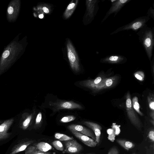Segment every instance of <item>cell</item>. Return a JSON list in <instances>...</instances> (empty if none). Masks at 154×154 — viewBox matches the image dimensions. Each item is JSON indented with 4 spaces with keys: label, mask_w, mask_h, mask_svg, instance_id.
Segmentation results:
<instances>
[{
    "label": "cell",
    "mask_w": 154,
    "mask_h": 154,
    "mask_svg": "<svg viewBox=\"0 0 154 154\" xmlns=\"http://www.w3.org/2000/svg\"><path fill=\"white\" fill-rule=\"evenodd\" d=\"M52 145L57 150L60 151H63L64 150L62 143L59 140H55L53 141L52 142Z\"/></svg>",
    "instance_id": "24"
},
{
    "label": "cell",
    "mask_w": 154,
    "mask_h": 154,
    "mask_svg": "<svg viewBox=\"0 0 154 154\" xmlns=\"http://www.w3.org/2000/svg\"><path fill=\"white\" fill-rule=\"evenodd\" d=\"M139 42L142 45L150 61L153 56L154 46V28L149 27L146 24L137 33Z\"/></svg>",
    "instance_id": "2"
},
{
    "label": "cell",
    "mask_w": 154,
    "mask_h": 154,
    "mask_svg": "<svg viewBox=\"0 0 154 154\" xmlns=\"http://www.w3.org/2000/svg\"><path fill=\"white\" fill-rule=\"evenodd\" d=\"M42 113L39 112L37 115L35 121V126L37 127L39 126L42 122Z\"/></svg>",
    "instance_id": "27"
},
{
    "label": "cell",
    "mask_w": 154,
    "mask_h": 154,
    "mask_svg": "<svg viewBox=\"0 0 154 154\" xmlns=\"http://www.w3.org/2000/svg\"><path fill=\"white\" fill-rule=\"evenodd\" d=\"M150 19V18L146 16L139 17L130 23L117 29L110 33V35L116 34L125 30H131L135 32L138 31L146 24Z\"/></svg>",
    "instance_id": "3"
},
{
    "label": "cell",
    "mask_w": 154,
    "mask_h": 154,
    "mask_svg": "<svg viewBox=\"0 0 154 154\" xmlns=\"http://www.w3.org/2000/svg\"><path fill=\"white\" fill-rule=\"evenodd\" d=\"M131 1V0H111V5L101 21V23L103 22L113 13H114V17H115L124 6Z\"/></svg>",
    "instance_id": "8"
},
{
    "label": "cell",
    "mask_w": 154,
    "mask_h": 154,
    "mask_svg": "<svg viewBox=\"0 0 154 154\" xmlns=\"http://www.w3.org/2000/svg\"><path fill=\"white\" fill-rule=\"evenodd\" d=\"M44 15L42 14H40L39 15V17L40 18L42 19Z\"/></svg>",
    "instance_id": "36"
},
{
    "label": "cell",
    "mask_w": 154,
    "mask_h": 154,
    "mask_svg": "<svg viewBox=\"0 0 154 154\" xmlns=\"http://www.w3.org/2000/svg\"><path fill=\"white\" fill-rule=\"evenodd\" d=\"M99 2L98 0L86 1L87 11L85 17L87 23H91L97 15L99 9Z\"/></svg>",
    "instance_id": "7"
},
{
    "label": "cell",
    "mask_w": 154,
    "mask_h": 154,
    "mask_svg": "<svg viewBox=\"0 0 154 154\" xmlns=\"http://www.w3.org/2000/svg\"><path fill=\"white\" fill-rule=\"evenodd\" d=\"M127 58L124 56L117 54H112L106 56L101 58L100 62L102 63L112 64H119L125 62Z\"/></svg>",
    "instance_id": "12"
},
{
    "label": "cell",
    "mask_w": 154,
    "mask_h": 154,
    "mask_svg": "<svg viewBox=\"0 0 154 154\" xmlns=\"http://www.w3.org/2000/svg\"><path fill=\"white\" fill-rule=\"evenodd\" d=\"M126 97V106L128 116L132 124L140 129L142 127V124L133 109L129 93H127Z\"/></svg>",
    "instance_id": "5"
},
{
    "label": "cell",
    "mask_w": 154,
    "mask_h": 154,
    "mask_svg": "<svg viewBox=\"0 0 154 154\" xmlns=\"http://www.w3.org/2000/svg\"><path fill=\"white\" fill-rule=\"evenodd\" d=\"M131 103L132 106L134 110L140 115L143 116V113L140 110V106L138 102L137 97H134L132 99Z\"/></svg>",
    "instance_id": "20"
},
{
    "label": "cell",
    "mask_w": 154,
    "mask_h": 154,
    "mask_svg": "<svg viewBox=\"0 0 154 154\" xmlns=\"http://www.w3.org/2000/svg\"><path fill=\"white\" fill-rule=\"evenodd\" d=\"M76 117L73 115H69L65 116L62 118L60 120V122L62 123H66L71 122L75 120Z\"/></svg>",
    "instance_id": "23"
},
{
    "label": "cell",
    "mask_w": 154,
    "mask_h": 154,
    "mask_svg": "<svg viewBox=\"0 0 154 154\" xmlns=\"http://www.w3.org/2000/svg\"><path fill=\"white\" fill-rule=\"evenodd\" d=\"M152 95H149V97H148V99L149 107L151 109L153 110L154 109V102L153 98L152 99Z\"/></svg>",
    "instance_id": "31"
},
{
    "label": "cell",
    "mask_w": 154,
    "mask_h": 154,
    "mask_svg": "<svg viewBox=\"0 0 154 154\" xmlns=\"http://www.w3.org/2000/svg\"><path fill=\"white\" fill-rule=\"evenodd\" d=\"M38 150L35 146H29L25 150V154H28Z\"/></svg>",
    "instance_id": "28"
},
{
    "label": "cell",
    "mask_w": 154,
    "mask_h": 154,
    "mask_svg": "<svg viewBox=\"0 0 154 154\" xmlns=\"http://www.w3.org/2000/svg\"><path fill=\"white\" fill-rule=\"evenodd\" d=\"M65 149L64 152L76 154L83 149L82 146L75 140L65 141Z\"/></svg>",
    "instance_id": "11"
},
{
    "label": "cell",
    "mask_w": 154,
    "mask_h": 154,
    "mask_svg": "<svg viewBox=\"0 0 154 154\" xmlns=\"http://www.w3.org/2000/svg\"><path fill=\"white\" fill-rule=\"evenodd\" d=\"M107 154H119V151L116 147L114 146L110 149Z\"/></svg>",
    "instance_id": "30"
},
{
    "label": "cell",
    "mask_w": 154,
    "mask_h": 154,
    "mask_svg": "<svg viewBox=\"0 0 154 154\" xmlns=\"http://www.w3.org/2000/svg\"><path fill=\"white\" fill-rule=\"evenodd\" d=\"M75 5V4L74 3H72L69 5L67 7V9L69 10L71 9L74 7Z\"/></svg>",
    "instance_id": "34"
},
{
    "label": "cell",
    "mask_w": 154,
    "mask_h": 154,
    "mask_svg": "<svg viewBox=\"0 0 154 154\" xmlns=\"http://www.w3.org/2000/svg\"><path fill=\"white\" fill-rule=\"evenodd\" d=\"M67 49L68 58L70 66L75 72H78L80 70V66L78 57L71 43L69 41L67 43Z\"/></svg>",
    "instance_id": "9"
},
{
    "label": "cell",
    "mask_w": 154,
    "mask_h": 154,
    "mask_svg": "<svg viewBox=\"0 0 154 154\" xmlns=\"http://www.w3.org/2000/svg\"><path fill=\"white\" fill-rule=\"evenodd\" d=\"M77 138L86 146L91 147H95L97 145V142L89 137L80 134L77 131H70Z\"/></svg>",
    "instance_id": "15"
},
{
    "label": "cell",
    "mask_w": 154,
    "mask_h": 154,
    "mask_svg": "<svg viewBox=\"0 0 154 154\" xmlns=\"http://www.w3.org/2000/svg\"><path fill=\"white\" fill-rule=\"evenodd\" d=\"M135 78L140 81H143L144 78V74L142 71H138L134 73Z\"/></svg>",
    "instance_id": "26"
},
{
    "label": "cell",
    "mask_w": 154,
    "mask_h": 154,
    "mask_svg": "<svg viewBox=\"0 0 154 154\" xmlns=\"http://www.w3.org/2000/svg\"><path fill=\"white\" fill-rule=\"evenodd\" d=\"M67 128L70 131H77L82 134L90 137L96 141V136L94 132L83 126L72 124L69 125Z\"/></svg>",
    "instance_id": "13"
},
{
    "label": "cell",
    "mask_w": 154,
    "mask_h": 154,
    "mask_svg": "<svg viewBox=\"0 0 154 154\" xmlns=\"http://www.w3.org/2000/svg\"><path fill=\"white\" fill-rule=\"evenodd\" d=\"M116 141L120 146L128 151L134 148L135 146V145L133 143L125 140L118 139Z\"/></svg>",
    "instance_id": "18"
},
{
    "label": "cell",
    "mask_w": 154,
    "mask_h": 154,
    "mask_svg": "<svg viewBox=\"0 0 154 154\" xmlns=\"http://www.w3.org/2000/svg\"><path fill=\"white\" fill-rule=\"evenodd\" d=\"M116 80L115 77H112L110 78L106 79L105 84V88L110 87L113 85L114 81Z\"/></svg>",
    "instance_id": "25"
},
{
    "label": "cell",
    "mask_w": 154,
    "mask_h": 154,
    "mask_svg": "<svg viewBox=\"0 0 154 154\" xmlns=\"http://www.w3.org/2000/svg\"><path fill=\"white\" fill-rule=\"evenodd\" d=\"M14 121L13 119L7 120L0 125V141L5 139L10 136V134L8 131Z\"/></svg>",
    "instance_id": "14"
},
{
    "label": "cell",
    "mask_w": 154,
    "mask_h": 154,
    "mask_svg": "<svg viewBox=\"0 0 154 154\" xmlns=\"http://www.w3.org/2000/svg\"><path fill=\"white\" fill-rule=\"evenodd\" d=\"M19 33L4 47L0 57V75L8 70L22 56L27 43L26 36L20 39Z\"/></svg>",
    "instance_id": "1"
},
{
    "label": "cell",
    "mask_w": 154,
    "mask_h": 154,
    "mask_svg": "<svg viewBox=\"0 0 154 154\" xmlns=\"http://www.w3.org/2000/svg\"><path fill=\"white\" fill-rule=\"evenodd\" d=\"M147 16L150 18H152L154 20V9L152 7H150L146 13Z\"/></svg>",
    "instance_id": "29"
},
{
    "label": "cell",
    "mask_w": 154,
    "mask_h": 154,
    "mask_svg": "<svg viewBox=\"0 0 154 154\" xmlns=\"http://www.w3.org/2000/svg\"><path fill=\"white\" fill-rule=\"evenodd\" d=\"M106 79L102 80V78L98 77L94 79L82 81L79 84L82 86L91 89L97 90L105 88V82Z\"/></svg>",
    "instance_id": "10"
},
{
    "label": "cell",
    "mask_w": 154,
    "mask_h": 154,
    "mask_svg": "<svg viewBox=\"0 0 154 154\" xmlns=\"http://www.w3.org/2000/svg\"><path fill=\"white\" fill-rule=\"evenodd\" d=\"M94 154V153H87V154Z\"/></svg>",
    "instance_id": "37"
},
{
    "label": "cell",
    "mask_w": 154,
    "mask_h": 154,
    "mask_svg": "<svg viewBox=\"0 0 154 154\" xmlns=\"http://www.w3.org/2000/svg\"><path fill=\"white\" fill-rule=\"evenodd\" d=\"M148 137L150 140L152 142L154 141V130L152 129L150 130L148 133Z\"/></svg>",
    "instance_id": "32"
},
{
    "label": "cell",
    "mask_w": 154,
    "mask_h": 154,
    "mask_svg": "<svg viewBox=\"0 0 154 154\" xmlns=\"http://www.w3.org/2000/svg\"><path fill=\"white\" fill-rule=\"evenodd\" d=\"M49 105L53 107V109L54 112H56L61 109H83V107L81 105L71 101L50 102Z\"/></svg>",
    "instance_id": "6"
},
{
    "label": "cell",
    "mask_w": 154,
    "mask_h": 154,
    "mask_svg": "<svg viewBox=\"0 0 154 154\" xmlns=\"http://www.w3.org/2000/svg\"><path fill=\"white\" fill-rule=\"evenodd\" d=\"M33 142L32 140L22 142L16 145L9 154H16L25 150L27 147Z\"/></svg>",
    "instance_id": "17"
},
{
    "label": "cell",
    "mask_w": 154,
    "mask_h": 154,
    "mask_svg": "<svg viewBox=\"0 0 154 154\" xmlns=\"http://www.w3.org/2000/svg\"><path fill=\"white\" fill-rule=\"evenodd\" d=\"M54 137L56 139L60 141H66L74 139V138L72 137L60 133H56L54 135Z\"/></svg>",
    "instance_id": "22"
},
{
    "label": "cell",
    "mask_w": 154,
    "mask_h": 154,
    "mask_svg": "<svg viewBox=\"0 0 154 154\" xmlns=\"http://www.w3.org/2000/svg\"><path fill=\"white\" fill-rule=\"evenodd\" d=\"M28 154H52V153L48 152H43L39 150H37L30 153Z\"/></svg>",
    "instance_id": "33"
},
{
    "label": "cell",
    "mask_w": 154,
    "mask_h": 154,
    "mask_svg": "<svg viewBox=\"0 0 154 154\" xmlns=\"http://www.w3.org/2000/svg\"><path fill=\"white\" fill-rule=\"evenodd\" d=\"M33 114L28 115L24 119L22 124V128L23 130L26 129L28 127L33 117Z\"/></svg>",
    "instance_id": "21"
},
{
    "label": "cell",
    "mask_w": 154,
    "mask_h": 154,
    "mask_svg": "<svg viewBox=\"0 0 154 154\" xmlns=\"http://www.w3.org/2000/svg\"><path fill=\"white\" fill-rule=\"evenodd\" d=\"M83 123L93 131L96 136V141L97 144L99 143L100 140L102 127L97 123L90 121H84Z\"/></svg>",
    "instance_id": "16"
},
{
    "label": "cell",
    "mask_w": 154,
    "mask_h": 154,
    "mask_svg": "<svg viewBox=\"0 0 154 154\" xmlns=\"http://www.w3.org/2000/svg\"><path fill=\"white\" fill-rule=\"evenodd\" d=\"M1 122L0 121V123Z\"/></svg>",
    "instance_id": "38"
},
{
    "label": "cell",
    "mask_w": 154,
    "mask_h": 154,
    "mask_svg": "<svg viewBox=\"0 0 154 154\" xmlns=\"http://www.w3.org/2000/svg\"><path fill=\"white\" fill-rule=\"evenodd\" d=\"M44 12L46 13H48L49 12V10L46 7H44L42 8Z\"/></svg>",
    "instance_id": "35"
},
{
    "label": "cell",
    "mask_w": 154,
    "mask_h": 154,
    "mask_svg": "<svg viewBox=\"0 0 154 154\" xmlns=\"http://www.w3.org/2000/svg\"><path fill=\"white\" fill-rule=\"evenodd\" d=\"M20 0H11L9 2L6 10V19L10 23L15 22L19 15L21 6Z\"/></svg>",
    "instance_id": "4"
},
{
    "label": "cell",
    "mask_w": 154,
    "mask_h": 154,
    "mask_svg": "<svg viewBox=\"0 0 154 154\" xmlns=\"http://www.w3.org/2000/svg\"><path fill=\"white\" fill-rule=\"evenodd\" d=\"M35 146L38 150L43 152H48L52 149V146L50 144L44 142L37 143Z\"/></svg>",
    "instance_id": "19"
}]
</instances>
